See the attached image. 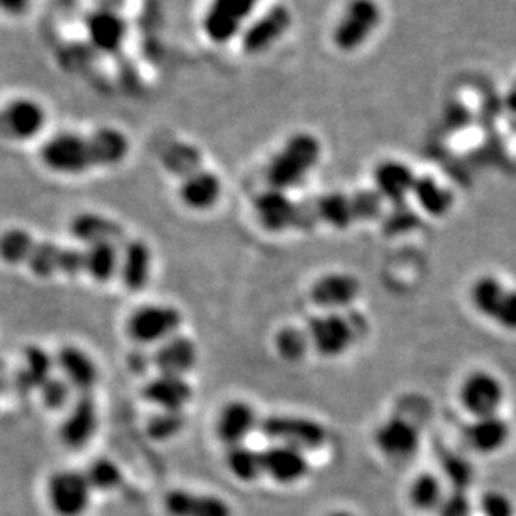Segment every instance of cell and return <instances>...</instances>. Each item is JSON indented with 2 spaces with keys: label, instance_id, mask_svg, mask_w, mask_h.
I'll return each instance as SVG.
<instances>
[{
  "label": "cell",
  "instance_id": "1",
  "mask_svg": "<svg viewBox=\"0 0 516 516\" xmlns=\"http://www.w3.org/2000/svg\"><path fill=\"white\" fill-rule=\"evenodd\" d=\"M320 151L319 140L309 133H297L289 138L270 163L267 171L270 186L280 191L299 186L319 163Z\"/></svg>",
  "mask_w": 516,
  "mask_h": 516
},
{
  "label": "cell",
  "instance_id": "2",
  "mask_svg": "<svg viewBox=\"0 0 516 516\" xmlns=\"http://www.w3.org/2000/svg\"><path fill=\"white\" fill-rule=\"evenodd\" d=\"M260 431L274 443L287 444L305 453L322 448L327 441V431L322 424L294 414L269 416L260 421Z\"/></svg>",
  "mask_w": 516,
  "mask_h": 516
},
{
  "label": "cell",
  "instance_id": "3",
  "mask_svg": "<svg viewBox=\"0 0 516 516\" xmlns=\"http://www.w3.org/2000/svg\"><path fill=\"white\" fill-rule=\"evenodd\" d=\"M42 160L47 168L66 175H78L93 166H99L98 153L91 136L71 133H64L47 141L42 148Z\"/></svg>",
  "mask_w": 516,
  "mask_h": 516
},
{
  "label": "cell",
  "instance_id": "4",
  "mask_svg": "<svg viewBox=\"0 0 516 516\" xmlns=\"http://www.w3.org/2000/svg\"><path fill=\"white\" fill-rule=\"evenodd\" d=\"M381 24V7L376 0H351L334 29L337 49L352 52L359 49Z\"/></svg>",
  "mask_w": 516,
  "mask_h": 516
},
{
  "label": "cell",
  "instance_id": "5",
  "mask_svg": "<svg viewBox=\"0 0 516 516\" xmlns=\"http://www.w3.org/2000/svg\"><path fill=\"white\" fill-rule=\"evenodd\" d=\"M307 334L312 349L324 357L342 356L356 342V326L341 312H326L310 319Z\"/></svg>",
  "mask_w": 516,
  "mask_h": 516
},
{
  "label": "cell",
  "instance_id": "6",
  "mask_svg": "<svg viewBox=\"0 0 516 516\" xmlns=\"http://www.w3.org/2000/svg\"><path fill=\"white\" fill-rule=\"evenodd\" d=\"M505 398V384L500 377L483 369L470 372L460 387L461 404L473 418L500 414Z\"/></svg>",
  "mask_w": 516,
  "mask_h": 516
},
{
  "label": "cell",
  "instance_id": "7",
  "mask_svg": "<svg viewBox=\"0 0 516 516\" xmlns=\"http://www.w3.org/2000/svg\"><path fill=\"white\" fill-rule=\"evenodd\" d=\"M183 317L170 305H146L129 319V334L141 344H161L176 336Z\"/></svg>",
  "mask_w": 516,
  "mask_h": 516
},
{
  "label": "cell",
  "instance_id": "8",
  "mask_svg": "<svg viewBox=\"0 0 516 516\" xmlns=\"http://www.w3.org/2000/svg\"><path fill=\"white\" fill-rule=\"evenodd\" d=\"M258 2L260 0H213L203 19V29L208 39L223 44L237 36Z\"/></svg>",
  "mask_w": 516,
  "mask_h": 516
},
{
  "label": "cell",
  "instance_id": "9",
  "mask_svg": "<svg viewBox=\"0 0 516 516\" xmlns=\"http://www.w3.org/2000/svg\"><path fill=\"white\" fill-rule=\"evenodd\" d=\"M91 491L88 476L79 471H61L49 481V501L59 516H83Z\"/></svg>",
  "mask_w": 516,
  "mask_h": 516
},
{
  "label": "cell",
  "instance_id": "10",
  "mask_svg": "<svg viewBox=\"0 0 516 516\" xmlns=\"http://www.w3.org/2000/svg\"><path fill=\"white\" fill-rule=\"evenodd\" d=\"M26 265L39 277H52L59 272L78 275L86 270V257L84 252L73 248H64L51 242H36Z\"/></svg>",
  "mask_w": 516,
  "mask_h": 516
},
{
  "label": "cell",
  "instance_id": "11",
  "mask_svg": "<svg viewBox=\"0 0 516 516\" xmlns=\"http://www.w3.org/2000/svg\"><path fill=\"white\" fill-rule=\"evenodd\" d=\"M359 294L361 284L354 275L334 272L315 280L310 289V300L326 312H341L349 309Z\"/></svg>",
  "mask_w": 516,
  "mask_h": 516
},
{
  "label": "cell",
  "instance_id": "12",
  "mask_svg": "<svg viewBox=\"0 0 516 516\" xmlns=\"http://www.w3.org/2000/svg\"><path fill=\"white\" fill-rule=\"evenodd\" d=\"M264 473L280 485H295L309 473V460L302 449L274 443L262 451Z\"/></svg>",
  "mask_w": 516,
  "mask_h": 516
},
{
  "label": "cell",
  "instance_id": "13",
  "mask_svg": "<svg viewBox=\"0 0 516 516\" xmlns=\"http://www.w3.org/2000/svg\"><path fill=\"white\" fill-rule=\"evenodd\" d=\"M46 123V111L34 99H16L0 113V131L14 140H29Z\"/></svg>",
  "mask_w": 516,
  "mask_h": 516
},
{
  "label": "cell",
  "instance_id": "14",
  "mask_svg": "<svg viewBox=\"0 0 516 516\" xmlns=\"http://www.w3.org/2000/svg\"><path fill=\"white\" fill-rule=\"evenodd\" d=\"M257 428H260V421L252 404L245 401H230L218 414L215 431L222 443L227 444L228 448H233L238 444H245L248 436Z\"/></svg>",
  "mask_w": 516,
  "mask_h": 516
},
{
  "label": "cell",
  "instance_id": "15",
  "mask_svg": "<svg viewBox=\"0 0 516 516\" xmlns=\"http://www.w3.org/2000/svg\"><path fill=\"white\" fill-rule=\"evenodd\" d=\"M374 439L382 455H386L391 460H406L416 455L421 441L418 429L403 418L384 421L377 428Z\"/></svg>",
  "mask_w": 516,
  "mask_h": 516
},
{
  "label": "cell",
  "instance_id": "16",
  "mask_svg": "<svg viewBox=\"0 0 516 516\" xmlns=\"http://www.w3.org/2000/svg\"><path fill=\"white\" fill-rule=\"evenodd\" d=\"M290 24H292V16L287 7L277 6L270 9L264 16L253 22L243 34V49L248 54L267 51L279 41L280 37L284 36Z\"/></svg>",
  "mask_w": 516,
  "mask_h": 516
},
{
  "label": "cell",
  "instance_id": "17",
  "mask_svg": "<svg viewBox=\"0 0 516 516\" xmlns=\"http://www.w3.org/2000/svg\"><path fill=\"white\" fill-rule=\"evenodd\" d=\"M170 516H233L232 506L220 496L190 490H173L166 495Z\"/></svg>",
  "mask_w": 516,
  "mask_h": 516
},
{
  "label": "cell",
  "instance_id": "18",
  "mask_svg": "<svg viewBox=\"0 0 516 516\" xmlns=\"http://www.w3.org/2000/svg\"><path fill=\"white\" fill-rule=\"evenodd\" d=\"M511 426L500 414L473 418L465 429V441L480 455H495L510 443Z\"/></svg>",
  "mask_w": 516,
  "mask_h": 516
},
{
  "label": "cell",
  "instance_id": "19",
  "mask_svg": "<svg viewBox=\"0 0 516 516\" xmlns=\"http://www.w3.org/2000/svg\"><path fill=\"white\" fill-rule=\"evenodd\" d=\"M255 213L260 225L269 232H284L287 228L294 227L299 220V210L295 203L287 197L285 191L274 188L257 198Z\"/></svg>",
  "mask_w": 516,
  "mask_h": 516
},
{
  "label": "cell",
  "instance_id": "20",
  "mask_svg": "<svg viewBox=\"0 0 516 516\" xmlns=\"http://www.w3.org/2000/svg\"><path fill=\"white\" fill-rule=\"evenodd\" d=\"M418 176L401 161H384L374 171L376 191L389 202L401 203L414 191Z\"/></svg>",
  "mask_w": 516,
  "mask_h": 516
},
{
  "label": "cell",
  "instance_id": "21",
  "mask_svg": "<svg viewBox=\"0 0 516 516\" xmlns=\"http://www.w3.org/2000/svg\"><path fill=\"white\" fill-rule=\"evenodd\" d=\"M198 351L195 342L188 337L175 336L161 342L156 349L153 362L160 374L170 376H185L197 364Z\"/></svg>",
  "mask_w": 516,
  "mask_h": 516
},
{
  "label": "cell",
  "instance_id": "22",
  "mask_svg": "<svg viewBox=\"0 0 516 516\" xmlns=\"http://www.w3.org/2000/svg\"><path fill=\"white\" fill-rule=\"evenodd\" d=\"M98 428V409L88 394L76 401L66 423L62 426V439L71 448H81L89 443Z\"/></svg>",
  "mask_w": 516,
  "mask_h": 516
},
{
  "label": "cell",
  "instance_id": "23",
  "mask_svg": "<svg viewBox=\"0 0 516 516\" xmlns=\"http://www.w3.org/2000/svg\"><path fill=\"white\" fill-rule=\"evenodd\" d=\"M145 396L163 411H183L190 403L193 391L183 376L160 374L146 386Z\"/></svg>",
  "mask_w": 516,
  "mask_h": 516
},
{
  "label": "cell",
  "instance_id": "24",
  "mask_svg": "<svg viewBox=\"0 0 516 516\" xmlns=\"http://www.w3.org/2000/svg\"><path fill=\"white\" fill-rule=\"evenodd\" d=\"M57 364L69 386L83 394H89L98 382V369L93 359L76 347H66L59 352Z\"/></svg>",
  "mask_w": 516,
  "mask_h": 516
},
{
  "label": "cell",
  "instance_id": "25",
  "mask_svg": "<svg viewBox=\"0 0 516 516\" xmlns=\"http://www.w3.org/2000/svg\"><path fill=\"white\" fill-rule=\"evenodd\" d=\"M222 197V181L210 171H195L186 176L181 185V200L198 212H205L217 205Z\"/></svg>",
  "mask_w": 516,
  "mask_h": 516
},
{
  "label": "cell",
  "instance_id": "26",
  "mask_svg": "<svg viewBox=\"0 0 516 516\" xmlns=\"http://www.w3.org/2000/svg\"><path fill=\"white\" fill-rule=\"evenodd\" d=\"M88 36L99 51L116 52L126 39V24L114 12L99 11L88 19Z\"/></svg>",
  "mask_w": 516,
  "mask_h": 516
},
{
  "label": "cell",
  "instance_id": "27",
  "mask_svg": "<svg viewBox=\"0 0 516 516\" xmlns=\"http://www.w3.org/2000/svg\"><path fill=\"white\" fill-rule=\"evenodd\" d=\"M121 277L129 290L145 289L151 274V252L141 240H133L124 247L121 257Z\"/></svg>",
  "mask_w": 516,
  "mask_h": 516
},
{
  "label": "cell",
  "instance_id": "28",
  "mask_svg": "<svg viewBox=\"0 0 516 516\" xmlns=\"http://www.w3.org/2000/svg\"><path fill=\"white\" fill-rule=\"evenodd\" d=\"M71 233L74 237L86 243V245H96V243H114L123 238V230L119 225L109 220V218L94 215V213H83L74 218L71 222Z\"/></svg>",
  "mask_w": 516,
  "mask_h": 516
},
{
  "label": "cell",
  "instance_id": "29",
  "mask_svg": "<svg viewBox=\"0 0 516 516\" xmlns=\"http://www.w3.org/2000/svg\"><path fill=\"white\" fill-rule=\"evenodd\" d=\"M413 195L419 207L423 208L424 212L431 217H444L455 202L453 193L448 188L439 185L438 181L431 176L418 178Z\"/></svg>",
  "mask_w": 516,
  "mask_h": 516
},
{
  "label": "cell",
  "instance_id": "30",
  "mask_svg": "<svg viewBox=\"0 0 516 516\" xmlns=\"http://www.w3.org/2000/svg\"><path fill=\"white\" fill-rule=\"evenodd\" d=\"M225 463L232 476L243 483H252L260 476L265 475L262 453L255 451L250 446H245V444L228 448Z\"/></svg>",
  "mask_w": 516,
  "mask_h": 516
},
{
  "label": "cell",
  "instance_id": "31",
  "mask_svg": "<svg viewBox=\"0 0 516 516\" xmlns=\"http://www.w3.org/2000/svg\"><path fill=\"white\" fill-rule=\"evenodd\" d=\"M443 481L434 473H419L409 486V501L419 511L439 510L443 505Z\"/></svg>",
  "mask_w": 516,
  "mask_h": 516
},
{
  "label": "cell",
  "instance_id": "32",
  "mask_svg": "<svg viewBox=\"0 0 516 516\" xmlns=\"http://www.w3.org/2000/svg\"><path fill=\"white\" fill-rule=\"evenodd\" d=\"M506 289L508 287L495 275H481L471 285V305L475 307L478 314L483 315L486 319H491L500 300L503 299Z\"/></svg>",
  "mask_w": 516,
  "mask_h": 516
},
{
  "label": "cell",
  "instance_id": "33",
  "mask_svg": "<svg viewBox=\"0 0 516 516\" xmlns=\"http://www.w3.org/2000/svg\"><path fill=\"white\" fill-rule=\"evenodd\" d=\"M84 257H86L84 272H88L93 279L101 282L111 279L121 265L118 248L114 243L89 245L88 250H84Z\"/></svg>",
  "mask_w": 516,
  "mask_h": 516
},
{
  "label": "cell",
  "instance_id": "34",
  "mask_svg": "<svg viewBox=\"0 0 516 516\" xmlns=\"http://www.w3.org/2000/svg\"><path fill=\"white\" fill-rule=\"evenodd\" d=\"M91 138L98 153L99 166L118 165L128 155V138L118 129H99L91 135Z\"/></svg>",
  "mask_w": 516,
  "mask_h": 516
},
{
  "label": "cell",
  "instance_id": "35",
  "mask_svg": "<svg viewBox=\"0 0 516 516\" xmlns=\"http://www.w3.org/2000/svg\"><path fill=\"white\" fill-rule=\"evenodd\" d=\"M317 212L324 222L334 228H347L357 220L352 198L342 193H329L320 198Z\"/></svg>",
  "mask_w": 516,
  "mask_h": 516
},
{
  "label": "cell",
  "instance_id": "36",
  "mask_svg": "<svg viewBox=\"0 0 516 516\" xmlns=\"http://www.w3.org/2000/svg\"><path fill=\"white\" fill-rule=\"evenodd\" d=\"M52 361L47 352L39 347L27 349L26 361L19 372V384L22 389H41L51 379Z\"/></svg>",
  "mask_w": 516,
  "mask_h": 516
},
{
  "label": "cell",
  "instance_id": "37",
  "mask_svg": "<svg viewBox=\"0 0 516 516\" xmlns=\"http://www.w3.org/2000/svg\"><path fill=\"white\" fill-rule=\"evenodd\" d=\"M310 344L307 329L302 331L300 327H284L275 337V349L279 356L287 362H299L307 356Z\"/></svg>",
  "mask_w": 516,
  "mask_h": 516
},
{
  "label": "cell",
  "instance_id": "38",
  "mask_svg": "<svg viewBox=\"0 0 516 516\" xmlns=\"http://www.w3.org/2000/svg\"><path fill=\"white\" fill-rule=\"evenodd\" d=\"M36 240L24 230H9L0 237V257L7 264H26Z\"/></svg>",
  "mask_w": 516,
  "mask_h": 516
},
{
  "label": "cell",
  "instance_id": "39",
  "mask_svg": "<svg viewBox=\"0 0 516 516\" xmlns=\"http://www.w3.org/2000/svg\"><path fill=\"white\" fill-rule=\"evenodd\" d=\"M186 418L183 411H161L148 423V434L158 441L175 438L185 428Z\"/></svg>",
  "mask_w": 516,
  "mask_h": 516
},
{
  "label": "cell",
  "instance_id": "40",
  "mask_svg": "<svg viewBox=\"0 0 516 516\" xmlns=\"http://www.w3.org/2000/svg\"><path fill=\"white\" fill-rule=\"evenodd\" d=\"M86 476H88L91 488L98 491L114 490L123 480V473L119 470L118 465L109 460L94 461L93 465L89 466Z\"/></svg>",
  "mask_w": 516,
  "mask_h": 516
},
{
  "label": "cell",
  "instance_id": "41",
  "mask_svg": "<svg viewBox=\"0 0 516 516\" xmlns=\"http://www.w3.org/2000/svg\"><path fill=\"white\" fill-rule=\"evenodd\" d=\"M198 160H200V156L197 151L185 145L173 146L171 150L166 151L165 155L166 168L178 175H193L195 171H198Z\"/></svg>",
  "mask_w": 516,
  "mask_h": 516
},
{
  "label": "cell",
  "instance_id": "42",
  "mask_svg": "<svg viewBox=\"0 0 516 516\" xmlns=\"http://www.w3.org/2000/svg\"><path fill=\"white\" fill-rule=\"evenodd\" d=\"M444 475L448 478L449 483L455 486L456 491L465 490L473 480V468L468 461L458 456H448L443 461Z\"/></svg>",
  "mask_w": 516,
  "mask_h": 516
},
{
  "label": "cell",
  "instance_id": "43",
  "mask_svg": "<svg viewBox=\"0 0 516 516\" xmlns=\"http://www.w3.org/2000/svg\"><path fill=\"white\" fill-rule=\"evenodd\" d=\"M490 320L503 331L516 332V289H506Z\"/></svg>",
  "mask_w": 516,
  "mask_h": 516
},
{
  "label": "cell",
  "instance_id": "44",
  "mask_svg": "<svg viewBox=\"0 0 516 516\" xmlns=\"http://www.w3.org/2000/svg\"><path fill=\"white\" fill-rule=\"evenodd\" d=\"M41 393L42 401L46 403L47 408L61 409L62 406L69 401L71 386H69L66 379L51 377V379L41 387Z\"/></svg>",
  "mask_w": 516,
  "mask_h": 516
},
{
  "label": "cell",
  "instance_id": "45",
  "mask_svg": "<svg viewBox=\"0 0 516 516\" xmlns=\"http://www.w3.org/2000/svg\"><path fill=\"white\" fill-rule=\"evenodd\" d=\"M480 510L483 516H513L515 506L510 498L501 491H488L481 496Z\"/></svg>",
  "mask_w": 516,
  "mask_h": 516
},
{
  "label": "cell",
  "instance_id": "46",
  "mask_svg": "<svg viewBox=\"0 0 516 516\" xmlns=\"http://www.w3.org/2000/svg\"><path fill=\"white\" fill-rule=\"evenodd\" d=\"M357 220H369L381 210L382 197L377 191H361L352 197Z\"/></svg>",
  "mask_w": 516,
  "mask_h": 516
},
{
  "label": "cell",
  "instance_id": "47",
  "mask_svg": "<svg viewBox=\"0 0 516 516\" xmlns=\"http://www.w3.org/2000/svg\"><path fill=\"white\" fill-rule=\"evenodd\" d=\"M439 511H441V516H468L470 515V503H468V498L463 495V491H455L453 495L444 498Z\"/></svg>",
  "mask_w": 516,
  "mask_h": 516
},
{
  "label": "cell",
  "instance_id": "48",
  "mask_svg": "<svg viewBox=\"0 0 516 516\" xmlns=\"http://www.w3.org/2000/svg\"><path fill=\"white\" fill-rule=\"evenodd\" d=\"M31 6V0H0V11L9 16H21Z\"/></svg>",
  "mask_w": 516,
  "mask_h": 516
},
{
  "label": "cell",
  "instance_id": "49",
  "mask_svg": "<svg viewBox=\"0 0 516 516\" xmlns=\"http://www.w3.org/2000/svg\"><path fill=\"white\" fill-rule=\"evenodd\" d=\"M326 516H356V515H354V513H351V511L336 510V511H331V513H327Z\"/></svg>",
  "mask_w": 516,
  "mask_h": 516
},
{
  "label": "cell",
  "instance_id": "50",
  "mask_svg": "<svg viewBox=\"0 0 516 516\" xmlns=\"http://www.w3.org/2000/svg\"><path fill=\"white\" fill-rule=\"evenodd\" d=\"M0 391H2V386H0Z\"/></svg>",
  "mask_w": 516,
  "mask_h": 516
}]
</instances>
